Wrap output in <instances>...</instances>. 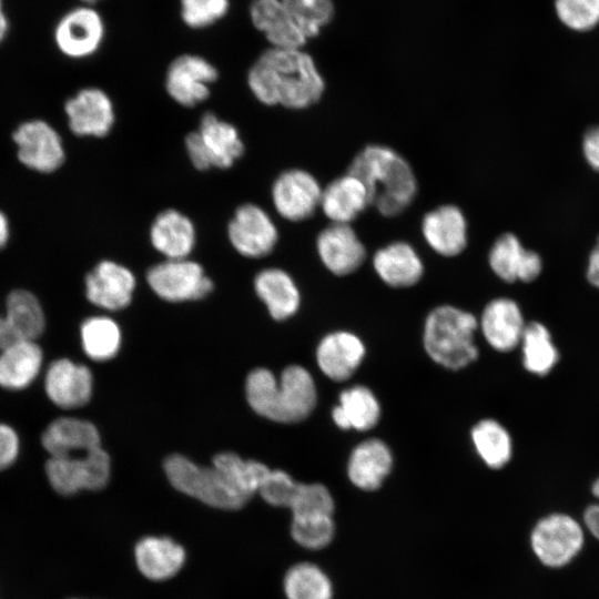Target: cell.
I'll list each match as a JSON object with an SVG mask.
<instances>
[{"mask_svg": "<svg viewBox=\"0 0 599 599\" xmlns=\"http://www.w3.org/2000/svg\"><path fill=\"white\" fill-rule=\"evenodd\" d=\"M247 85L263 104L303 110L322 98L325 82L314 60L301 49L270 47L247 72Z\"/></svg>", "mask_w": 599, "mask_h": 599, "instance_id": "1", "label": "cell"}, {"mask_svg": "<svg viewBox=\"0 0 599 599\" xmlns=\"http://www.w3.org/2000/svg\"><path fill=\"white\" fill-rule=\"evenodd\" d=\"M246 398L258 415L277 423H298L316 405V386L308 370L298 365L286 367L280 383L266 368L252 370L245 383Z\"/></svg>", "mask_w": 599, "mask_h": 599, "instance_id": "2", "label": "cell"}, {"mask_svg": "<svg viewBox=\"0 0 599 599\" xmlns=\"http://www.w3.org/2000/svg\"><path fill=\"white\" fill-rule=\"evenodd\" d=\"M348 172L365 183L372 204L387 217L404 212L417 193V180L410 164L386 145L365 146L353 159Z\"/></svg>", "mask_w": 599, "mask_h": 599, "instance_id": "3", "label": "cell"}, {"mask_svg": "<svg viewBox=\"0 0 599 599\" xmlns=\"http://www.w3.org/2000/svg\"><path fill=\"white\" fill-rule=\"evenodd\" d=\"M476 317L450 305L434 308L424 327V346L429 357L449 369H460L477 359L474 335Z\"/></svg>", "mask_w": 599, "mask_h": 599, "instance_id": "4", "label": "cell"}, {"mask_svg": "<svg viewBox=\"0 0 599 599\" xmlns=\"http://www.w3.org/2000/svg\"><path fill=\"white\" fill-rule=\"evenodd\" d=\"M164 471L175 489L207 506L235 510L250 500L215 466L202 467L174 454L165 459Z\"/></svg>", "mask_w": 599, "mask_h": 599, "instance_id": "5", "label": "cell"}, {"mask_svg": "<svg viewBox=\"0 0 599 599\" xmlns=\"http://www.w3.org/2000/svg\"><path fill=\"white\" fill-rule=\"evenodd\" d=\"M185 149L193 166L204 171L231 167L243 155L244 144L233 124L205 113L199 129L186 135Z\"/></svg>", "mask_w": 599, "mask_h": 599, "instance_id": "6", "label": "cell"}, {"mask_svg": "<svg viewBox=\"0 0 599 599\" xmlns=\"http://www.w3.org/2000/svg\"><path fill=\"white\" fill-rule=\"evenodd\" d=\"M110 457L102 447L50 457L45 474L52 488L64 496L80 490H99L110 478Z\"/></svg>", "mask_w": 599, "mask_h": 599, "instance_id": "7", "label": "cell"}, {"mask_svg": "<svg viewBox=\"0 0 599 599\" xmlns=\"http://www.w3.org/2000/svg\"><path fill=\"white\" fill-rule=\"evenodd\" d=\"M105 37V20L94 6L72 8L60 18L54 28L58 49L71 59L92 57L100 50Z\"/></svg>", "mask_w": 599, "mask_h": 599, "instance_id": "8", "label": "cell"}, {"mask_svg": "<svg viewBox=\"0 0 599 599\" xmlns=\"http://www.w3.org/2000/svg\"><path fill=\"white\" fill-rule=\"evenodd\" d=\"M146 281L159 297L169 302L200 300L213 290L203 267L189 258L165 260L152 266Z\"/></svg>", "mask_w": 599, "mask_h": 599, "instance_id": "9", "label": "cell"}, {"mask_svg": "<svg viewBox=\"0 0 599 599\" xmlns=\"http://www.w3.org/2000/svg\"><path fill=\"white\" fill-rule=\"evenodd\" d=\"M217 78L216 67L205 57L183 53L169 64L164 87L173 101L192 108L210 97L211 85Z\"/></svg>", "mask_w": 599, "mask_h": 599, "instance_id": "10", "label": "cell"}, {"mask_svg": "<svg viewBox=\"0 0 599 599\" xmlns=\"http://www.w3.org/2000/svg\"><path fill=\"white\" fill-rule=\"evenodd\" d=\"M583 532L580 525L564 514L542 518L531 534V547L539 560L549 567L568 564L581 549Z\"/></svg>", "mask_w": 599, "mask_h": 599, "instance_id": "11", "label": "cell"}, {"mask_svg": "<svg viewBox=\"0 0 599 599\" xmlns=\"http://www.w3.org/2000/svg\"><path fill=\"white\" fill-rule=\"evenodd\" d=\"M227 237L234 250L250 258L268 255L278 241L277 227L261 206L245 203L238 206L227 226Z\"/></svg>", "mask_w": 599, "mask_h": 599, "instance_id": "12", "label": "cell"}, {"mask_svg": "<svg viewBox=\"0 0 599 599\" xmlns=\"http://www.w3.org/2000/svg\"><path fill=\"white\" fill-rule=\"evenodd\" d=\"M318 181L309 172L290 169L273 182L271 196L275 211L283 219L301 222L311 217L321 205Z\"/></svg>", "mask_w": 599, "mask_h": 599, "instance_id": "13", "label": "cell"}, {"mask_svg": "<svg viewBox=\"0 0 599 599\" xmlns=\"http://www.w3.org/2000/svg\"><path fill=\"white\" fill-rule=\"evenodd\" d=\"M20 161L32 170L49 173L64 161V150L58 132L41 120L22 123L13 133Z\"/></svg>", "mask_w": 599, "mask_h": 599, "instance_id": "14", "label": "cell"}, {"mask_svg": "<svg viewBox=\"0 0 599 599\" xmlns=\"http://www.w3.org/2000/svg\"><path fill=\"white\" fill-rule=\"evenodd\" d=\"M70 130L79 136L103 138L113 128L111 98L99 88H84L65 103Z\"/></svg>", "mask_w": 599, "mask_h": 599, "instance_id": "15", "label": "cell"}, {"mask_svg": "<svg viewBox=\"0 0 599 599\" xmlns=\"http://www.w3.org/2000/svg\"><path fill=\"white\" fill-rule=\"evenodd\" d=\"M317 254L335 275L355 272L364 263L366 250L351 224L331 223L316 238Z\"/></svg>", "mask_w": 599, "mask_h": 599, "instance_id": "16", "label": "cell"}, {"mask_svg": "<svg viewBox=\"0 0 599 599\" xmlns=\"http://www.w3.org/2000/svg\"><path fill=\"white\" fill-rule=\"evenodd\" d=\"M134 288L133 273L114 261H101L85 277L88 300L109 311L126 307L132 300Z\"/></svg>", "mask_w": 599, "mask_h": 599, "instance_id": "17", "label": "cell"}, {"mask_svg": "<svg viewBox=\"0 0 599 599\" xmlns=\"http://www.w3.org/2000/svg\"><path fill=\"white\" fill-rule=\"evenodd\" d=\"M44 389L54 405L64 409L77 408L90 400L93 377L87 366L61 358L49 366Z\"/></svg>", "mask_w": 599, "mask_h": 599, "instance_id": "18", "label": "cell"}, {"mask_svg": "<svg viewBox=\"0 0 599 599\" xmlns=\"http://www.w3.org/2000/svg\"><path fill=\"white\" fill-rule=\"evenodd\" d=\"M488 263L493 272L507 283L532 282L542 271L539 254L526 250L511 233L502 234L495 241L488 254Z\"/></svg>", "mask_w": 599, "mask_h": 599, "instance_id": "19", "label": "cell"}, {"mask_svg": "<svg viewBox=\"0 0 599 599\" xmlns=\"http://www.w3.org/2000/svg\"><path fill=\"white\" fill-rule=\"evenodd\" d=\"M478 325L485 339L494 349L510 352L519 346L527 324L515 301L498 297L485 306Z\"/></svg>", "mask_w": 599, "mask_h": 599, "instance_id": "20", "label": "cell"}, {"mask_svg": "<svg viewBox=\"0 0 599 599\" xmlns=\"http://www.w3.org/2000/svg\"><path fill=\"white\" fill-rule=\"evenodd\" d=\"M422 233L430 248L446 257L457 256L467 246L466 217L453 204L440 205L425 214Z\"/></svg>", "mask_w": 599, "mask_h": 599, "instance_id": "21", "label": "cell"}, {"mask_svg": "<svg viewBox=\"0 0 599 599\" xmlns=\"http://www.w3.org/2000/svg\"><path fill=\"white\" fill-rule=\"evenodd\" d=\"M248 18L273 48L301 49L307 41L283 0H252Z\"/></svg>", "mask_w": 599, "mask_h": 599, "instance_id": "22", "label": "cell"}, {"mask_svg": "<svg viewBox=\"0 0 599 599\" xmlns=\"http://www.w3.org/2000/svg\"><path fill=\"white\" fill-rule=\"evenodd\" d=\"M369 204L372 199L365 183L347 172L323 189L319 207L332 223L351 224Z\"/></svg>", "mask_w": 599, "mask_h": 599, "instance_id": "23", "label": "cell"}, {"mask_svg": "<svg viewBox=\"0 0 599 599\" xmlns=\"http://www.w3.org/2000/svg\"><path fill=\"white\" fill-rule=\"evenodd\" d=\"M365 355L363 342L349 332L326 335L317 346L316 361L328 378L343 382L361 365Z\"/></svg>", "mask_w": 599, "mask_h": 599, "instance_id": "24", "label": "cell"}, {"mask_svg": "<svg viewBox=\"0 0 599 599\" xmlns=\"http://www.w3.org/2000/svg\"><path fill=\"white\" fill-rule=\"evenodd\" d=\"M150 241L166 260L187 258L196 243L195 226L182 212L167 209L153 220Z\"/></svg>", "mask_w": 599, "mask_h": 599, "instance_id": "25", "label": "cell"}, {"mask_svg": "<svg viewBox=\"0 0 599 599\" xmlns=\"http://www.w3.org/2000/svg\"><path fill=\"white\" fill-rule=\"evenodd\" d=\"M185 557L184 548L169 537L146 536L134 547L139 571L154 581L173 577L183 567Z\"/></svg>", "mask_w": 599, "mask_h": 599, "instance_id": "26", "label": "cell"}, {"mask_svg": "<svg viewBox=\"0 0 599 599\" xmlns=\"http://www.w3.org/2000/svg\"><path fill=\"white\" fill-rule=\"evenodd\" d=\"M373 266L384 283L397 288L415 285L424 273L422 258L406 242H393L376 251Z\"/></svg>", "mask_w": 599, "mask_h": 599, "instance_id": "27", "label": "cell"}, {"mask_svg": "<svg viewBox=\"0 0 599 599\" xmlns=\"http://www.w3.org/2000/svg\"><path fill=\"white\" fill-rule=\"evenodd\" d=\"M393 466V456L388 446L377 438H370L358 444L352 451L347 475L349 480L359 489H377Z\"/></svg>", "mask_w": 599, "mask_h": 599, "instance_id": "28", "label": "cell"}, {"mask_svg": "<svg viewBox=\"0 0 599 599\" xmlns=\"http://www.w3.org/2000/svg\"><path fill=\"white\" fill-rule=\"evenodd\" d=\"M41 444L50 457L101 447L97 427L88 420L62 417L53 420L44 429Z\"/></svg>", "mask_w": 599, "mask_h": 599, "instance_id": "29", "label": "cell"}, {"mask_svg": "<svg viewBox=\"0 0 599 599\" xmlns=\"http://www.w3.org/2000/svg\"><path fill=\"white\" fill-rule=\"evenodd\" d=\"M42 349L35 341H18L0 352V386L18 390L29 386L42 365Z\"/></svg>", "mask_w": 599, "mask_h": 599, "instance_id": "30", "label": "cell"}, {"mask_svg": "<svg viewBox=\"0 0 599 599\" xmlns=\"http://www.w3.org/2000/svg\"><path fill=\"white\" fill-rule=\"evenodd\" d=\"M254 288L276 321L288 318L300 307V291L290 274L281 268L262 270L254 278Z\"/></svg>", "mask_w": 599, "mask_h": 599, "instance_id": "31", "label": "cell"}, {"mask_svg": "<svg viewBox=\"0 0 599 599\" xmlns=\"http://www.w3.org/2000/svg\"><path fill=\"white\" fill-rule=\"evenodd\" d=\"M380 406L373 392L361 385L345 389L332 417L341 429L368 430L379 420Z\"/></svg>", "mask_w": 599, "mask_h": 599, "instance_id": "32", "label": "cell"}, {"mask_svg": "<svg viewBox=\"0 0 599 599\" xmlns=\"http://www.w3.org/2000/svg\"><path fill=\"white\" fill-rule=\"evenodd\" d=\"M4 318L17 341H35L45 326L38 298L26 290H16L8 295Z\"/></svg>", "mask_w": 599, "mask_h": 599, "instance_id": "33", "label": "cell"}, {"mask_svg": "<svg viewBox=\"0 0 599 599\" xmlns=\"http://www.w3.org/2000/svg\"><path fill=\"white\" fill-rule=\"evenodd\" d=\"M519 345L522 365L532 375H548L559 361V352L549 329L539 322L526 325Z\"/></svg>", "mask_w": 599, "mask_h": 599, "instance_id": "34", "label": "cell"}, {"mask_svg": "<svg viewBox=\"0 0 599 599\" xmlns=\"http://www.w3.org/2000/svg\"><path fill=\"white\" fill-rule=\"evenodd\" d=\"M476 453L493 469L502 468L512 456V440L508 430L497 420L478 422L470 433Z\"/></svg>", "mask_w": 599, "mask_h": 599, "instance_id": "35", "label": "cell"}, {"mask_svg": "<svg viewBox=\"0 0 599 599\" xmlns=\"http://www.w3.org/2000/svg\"><path fill=\"white\" fill-rule=\"evenodd\" d=\"M213 466L223 473L227 480L247 499L258 493L262 483L271 470L256 460H244L234 453H221L213 458Z\"/></svg>", "mask_w": 599, "mask_h": 599, "instance_id": "36", "label": "cell"}, {"mask_svg": "<svg viewBox=\"0 0 599 599\" xmlns=\"http://www.w3.org/2000/svg\"><path fill=\"white\" fill-rule=\"evenodd\" d=\"M81 341L85 354L94 361L111 359L121 345V332L116 323L103 316L85 319L81 325Z\"/></svg>", "mask_w": 599, "mask_h": 599, "instance_id": "37", "label": "cell"}, {"mask_svg": "<svg viewBox=\"0 0 599 599\" xmlns=\"http://www.w3.org/2000/svg\"><path fill=\"white\" fill-rule=\"evenodd\" d=\"M287 599H332L328 577L315 565L303 562L293 566L284 578Z\"/></svg>", "mask_w": 599, "mask_h": 599, "instance_id": "38", "label": "cell"}, {"mask_svg": "<svg viewBox=\"0 0 599 599\" xmlns=\"http://www.w3.org/2000/svg\"><path fill=\"white\" fill-rule=\"evenodd\" d=\"M296 27L308 40L316 37L334 14L332 0H283Z\"/></svg>", "mask_w": 599, "mask_h": 599, "instance_id": "39", "label": "cell"}, {"mask_svg": "<svg viewBox=\"0 0 599 599\" xmlns=\"http://www.w3.org/2000/svg\"><path fill=\"white\" fill-rule=\"evenodd\" d=\"M231 0H179V16L190 30H205L224 20Z\"/></svg>", "mask_w": 599, "mask_h": 599, "instance_id": "40", "label": "cell"}, {"mask_svg": "<svg viewBox=\"0 0 599 599\" xmlns=\"http://www.w3.org/2000/svg\"><path fill=\"white\" fill-rule=\"evenodd\" d=\"M293 517L332 516L334 500L322 484H300L290 506Z\"/></svg>", "mask_w": 599, "mask_h": 599, "instance_id": "41", "label": "cell"}, {"mask_svg": "<svg viewBox=\"0 0 599 599\" xmlns=\"http://www.w3.org/2000/svg\"><path fill=\"white\" fill-rule=\"evenodd\" d=\"M291 534L303 547L323 548L331 542L334 535L332 516L293 517Z\"/></svg>", "mask_w": 599, "mask_h": 599, "instance_id": "42", "label": "cell"}, {"mask_svg": "<svg viewBox=\"0 0 599 599\" xmlns=\"http://www.w3.org/2000/svg\"><path fill=\"white\" fill-rule=\"evenodd\" d=\"M560 21L576 31H588L599 23V0H556Z\"/></svg>", "mask_w": 599, "mask_h": 599, "instance_id": "43", "label": "cell"}, {"mask_svg": "<svg viewBox=\"0 0 599 599\" xmlns=\"http://www.w3.org/2000/svg\"><path fill=\"white\" fill-rule=\"evenodd\" d=\"M298 483L285 471L271 469L258 490L262 498L272 506L290 508Z\"/></svg>", "mask_w": 599, "mask_h": 599, "instance_id": "44", "label": "cell"}, {"mask_svg": "<svg viewBox=\"0 0 599 599\" xmlns=\"http://www.w3.org/2000/svg\"><path fill=\"white\" fill-rule=\"evenodd\" d=\"M19 453V437L16 430L0 423V471L9 467Z\"/></svg>", "mask_w": 599, "mask_h": 599, "instance_id": "45", "label": "cell"}, {"mask_svg": "<svg viewBox=\"0 0 599 599\" xmlns=\"http://www.w3.org/2000/svg\"><path fill=\"white\" fill-rule=\"evenodd\" d=\"M582 152L588 164L599 172V125L590 128L585 133Z\"/></svg>", "mask_w": 599, "mask_h": 599, "instance_id": "46", "label": "cell"}, {"mask_svg": "<svg viewBox=\"0 0 599 599\" xmlns=\"http://www.w3.org/2000/svg\"><path fill=\"white\" fill-rule=\"evenodd\" d=\"M586 276L588 282L599 288V236L597 243L591 251L587 264Z\"/></svg>", "mask_w": 599, "mask_h": 599, "instance_id": "47", "label": "cell"}, {"mask_svg": "<svg viewBox=\"0 0 599 599\" xmlns=\"http://www.w3.org/2000/svg\"><path fill=\"white\" fill-rule=\"evenodd\" d=\"M586 526L599 539V505L589 506L583 515Z\"/></svg>", "mask_w": 599, "mask_h": 599, "instance_id": "48", "label": "cell"}, {"mask_svg": "<svg viewBox=\"0 0 599 599\" xmlns=\"http://www.w3.org/2000/svg\"><path fill=\"white\" fill-rule=\"evenodd\" d=\"M18 342L9 328L4 316L0 315V351Z\"/></svg>", "mask_w": 599, "mask_h": 599, "instance_id": "49", "label": "cell"}, {"mask_svg": "<svg viewBox=\"0 0 599 599\" xmlns=\"http://www.w3.org/2000/svg\"><path fill=\"white\" fill-rule=\"evenodd\" d=\"M8 235V222L6 216L0 212V248L6 244Z\"/></svg>", "mask_w": 599, "mask_h": 599, "instance_id": "50", "label": "cell"}, {"mask_svg": "<svg viewBox=\"0 0 599 599\" xmlns=\"http://www.w3.org/2000/svg\"><path fill=\"white\" fill-rule=\"evenodd\" d=\"M7 30H8V21L2 10V3L0 0V42L4 38Z\"/></svg>", "mask_w": 599, "mask_h": 599, "instance_id": "51", "label": "cell"}, {"mask_svg": "<svg viewBox=\"0 0 599 599\" xmlns=\"http://www.w3.org/2000/svg\"><path fill=\"white\" fill-rule=\"evenodd\" d=\"M592 494L599 499V477L596 479V481L592 485Z\"/></svg>", "mask_w": 599, "mask_h": 599, "instance_id": "52", "label": "cell"}, {"mask_svg": "<svg viewBox=\"0 0 599 599\" xmlns=\"http://www.w3.org/2000/svg\"><path fill=\"white\" fill-rule=\"evenodd\" d=\"M81 1L82 4H88V6H94L98 4L99 2L103 1V0H79Z\"/></svg>", "mask_w": 599, "mask_h": 599, "instance_id": "53", "label": "cell"}]
</instances>
